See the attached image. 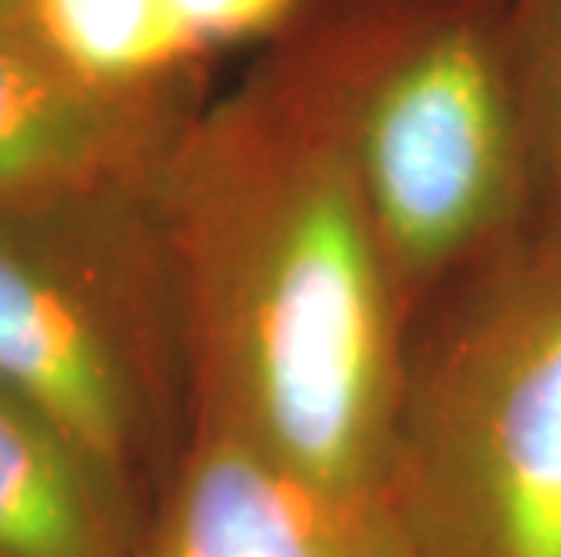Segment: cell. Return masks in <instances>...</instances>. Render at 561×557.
Wrapping results in <instances>:
<instances>
[{"instance_id":"cell-9","label":"cell","mask_w":561,"mask_h":557,"mask_svg":"<svg viewBox=\"0 0 561 557\" xmlns=\"http://www.w3.org/2000/svg\"><path fill=\"white\" fill-rule=\"evenodd\" d=\"M536 152L547 193V224L536 254L561 257V19L547 37L536 73Z\"/></svg>"},{"instance_id":"cell-5","label":"cell","mask_w":561,"mask_h":557,"mask_svg":"<svg viewBox=\"0 0 561 557\" xmlns=\"http://www.w3.org/2000/svg\"><path fill=\"white\" fill-rule=\"evenodd\" d=\"M130 557H421L388 496H355L193 428Z\"/></svg>"},{"instance_id":"cell-4","label":"cell","mask_w":561,"mask_h":557,"mask_svg":"<svg viewBox=\"0 0 561 557\" xmlns=\"http://www.w3.org/2000/svg\"><path fill=\"white\" fill-rule=\"evenodd\" d=\"M369 218L410 298L493 243L525 182V141L489 47L438 30L348 105Z\"/></svg>"},{"instance_id":"cell-8","label":"cell","mask_w":561,"mask_h":557,"mask_svg":"<svg viewBox=\"0 0 561 557\" xmlns=\"http://www.w3.org/2000/svg\"><path fill=\"white\" fill-rule=\"evenodd\" d=\"M55 55L88 84L116 94L157 91L160 80L193 58L171 0H26Z\"/></svg>"},{"instance_id":"cell-6","label":"cell","mask_w":561,"mask_h":557,"mask_svg":"<svg viewBox=\"0 0 561 557\" xmlns=\"http://www.w3.org/2000/svg\"><path fill=\"white\" fill-rule=\"evenodd\" d=\"M178 127L152 91L77 77L26 0H0V210L146 185Z\"/></svg>"},{"instance_id":"cell-1","label":"cell","mask_w":561,"mask_h":557,"mask_svg":"<svg viewBox=\"0 0 561 557\" xmlns=\"http://www.w3.org/2000/svg\"><path fill=\"white\" fill-rule=\"evenodd\" d=\"M146 193L193 428L327 489L388 496L413 351L348 105L305 73L261 77L178 127Z\"/></svg>"},{"instance_id":"cell-3","label":"cell","mask_w":561,"mask_h":557,"mask_svg":"<svg viewBox=\"0 0 561 557\" xmlns=\"http://www.w3.org/2000/svg\"><path fill=\"white\" fill-rule=\"evenodd\" d=\"M388 503L421 557H561V257L410 355Z\"/></svg>"},{"instance_id":"cell-2","label":"cell","mask_w":561,"mask_h":557,"mask_svg":"<svg viewBox=\"0 0 561 557\" xmlns=\"http://www.w3.org/2000/svg\"><path fill=\"white\" fill-rule=\"evenodd\" d=\"M146 185L0 210V387L73 438L141 518L193 428Z\"/></svg>"},{"instance_id":"cell-7","label":"cell","mask_w":561,"mask_h":557,"mask_svg":"<svg viewBox=\"0 0 561 557\" xmlns=\"http://www.w3.org/2000/svg\"><path fill=\"white\" fill-rule=\"evenodd\" d=\"M141 529L110 474L0 387V557H130Z\"/></svg>"},{"instance_id":"cell-10","label":"cell","mask_w":561,"mask_h":557,"mask_svg":"<svg viewBox=\"0 0 561 557\" xmlns=\"http://www.w3.org/2000/svg\"><path fill=\"white\" fill-rule=\"evenodd\" d=\"M297 0H171L196 47L257 37L290 15Z\"/></svg>"}]
</instances>
